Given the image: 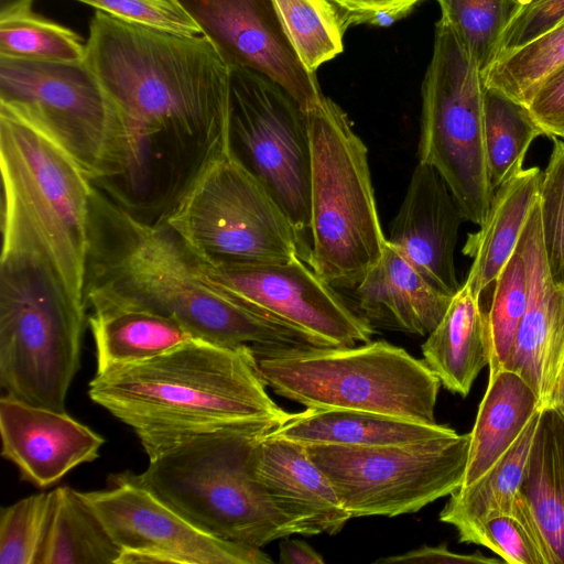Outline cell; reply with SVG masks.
<instances>
[{"label": "cell", "instance_id": "7a4b0ae2", "mask_svg": "<svg viewBox=\"0 0 564 564\" xmlns=\"http://www.w3.org/2000/svg\"><path fill=\"white\" fill-rule=\"evenodd\" d=\"M84 302L91 313L140 310L173 317L198 339L249 347L253 356L325 347L313 336L216 289L165 225L138 219L95 186Z\"/></svg>", "mask_w": 564, "mask_h": 564}, {"label": "cell", "instance_id": "8992f818", "mask_svg": "<svg viewBox=\"0 0 564 564\" xmlns=\"http://www.w3.org/2000/svg\"><path fill=\"white\" fill-rule=\"evenodd\" d=\"M273 425L202 435L149 459L134 478L200 531L261 549L292 532L249 469L254 443Z\"/></svg>", "mask_w": 564, "mask_h": 564}, {"label": "cell", "instance_id": "f546056e", "mask_svg": "<svg viewBox=\"0 0 564 564\" xmlns=\"http://www.w3.org/2000/svg\"><path fill=\"white\" fill-rule=\"evenodd\" d=\"M545 135L527 106L488 88L485 93V145L492 188L523 169L531 143Z\"/></svg>", "mask_w": 564, "mask_h": 564}, {"label": "cell", "instance_id": "484cf974", "mask_svg": "<svg viewBox=\"0 0 564 564\" xmlns=\"http://www.w3.org/2000/svg\"><path fill=\"white\" fill-rule=\"evenodd\" d=\"M521 490L549 545L553 564H564L563 410L541 409Z\"/></svg>", "mask_w": 564, "mask_h": 564}, {"label": "cell", "instance_id": "d4e9b609", "mask_svg": "<svg viewBox=\"0 0 564 564\" xmlns=\"http://www.w3.org/2000/svg\"><path fill=\"white\" fill-rule=\"evenodd\" d=\"M532 388L516 372L501 369L489 376L470 434L464 481L481 478L517 441L541 410Z\"/></svg>", "mask_w": 564, "mask_h": 564}, {"label": "cell", "instance_id": "ee69618b", "mask_svg": "<svg viewBox=\"0 0 564 564\" xmlns=\"http://www.w3.org/2000/svg\"><path fill=\"white\" fill-rule=\"evenodd\" d=\"M281 564H323V556L301 540L284 539L280 543Z\"/></svg>", "mask_w": 564, "mask_h": 564}, {"label": "cell", "instance_id": "277c9868", "mask_svg": "<svg viewBox=\"0 0 564 564\" xmlns=\"http://www.w3.org/2000/svg\"><path fill=\"white\" fill-rule=\"evenodd\" d=\"M2 248L41 252L84 302L90 198L78 163L46 135L0 110Z\"/></svg>", "mask_w": 564, "mask_h": 564}, {"label": "cell", "instance_id": "ab89813d", "mask_svg": "<svg viewBox=\"0 0 564 564\" xmlns=\"http://www.w3.org/2000/svg\"><path fill=\"white\" fill-rule=\"evenodd\" d=\"M563 19L564 0H520V8L502 35L498 57L539 37Z\"/></svg>", "mask_w": 564, "mask_h": 564}, {"label": "cell", "instance_id": "7c38bea8", "mask_svg": "<svg viewBox=\"0 0 564 564\" xmlns=\"http://www.w3.org/2000/svg\"><path fill=\"white\" fill-rule=\"evenodd\" d=\"M0 110L54 141L91 183L102 174L120 127L113 100L85 59L0 56Z\"/></svg>", "mask_w": 564, "mask_h": 564}, {"label": "cell", "instance_id": "ac0fdd59", "mask_svg": "<svg viewBox=\"0 0 564 564\" xmlns=\"http://www.w3.org/2000/svg\"><path fill=\"white\" fill-rule=\"evenodd\" d=\"M269 433V432H268ZM262 435L249 469L292 534H336L351 519L332 482L300 442Z\"/></svg>", "mask_w": 564, "mask_h": 564}, {"label": "cell", "instance_id": "44dd1931", "mask_svg": "<svg viewBox=\"0 0 564 564\" xmlns=\"http://www.w3.org/2000/svg\"><path fill=\"white\" fill-rule=\"evenodd\" d=\"M355 308L373 328L426 336L453 296L434 288L388 240L380 260L354 288Z\"/></svg>", "mask_w": 564, "mask_h": 564}, {"label": "cell", "instance_id": "d590c367", "mask_svg": "<svg viewBox=\"0 0 564 564\" xmlns=\"http://www.w3.org/2000/svg\"><path fill=\"white\" fill-rule=\"evenodd\" d=\"M529 300V275L525 259L517 247L495 281L488 318L491 332L489 376L506 364Z\"/></svg>", "mask_w": 564, "mask_h": 564}, {"label": "cell", "instance_id": "5b68a950", "mask_svg": "<svg viewBox=\"0 0 564 564\" xmlns=\"http://www.w3.org/2000/svg\"><path fill=\"white\" fill-rule=\"evenodd\" d=\"M86 311L42 253L1 250V395L66 411L80 368Z\"/></svg>", "mask_w": 564, "mask_h": 564}, {"label": "cell", "instance_id": "3957f363", "mask_svg": "<svg viewBox=\"0 0 564 564\" xmlns=\"http://www.w3.org/2000/svg\"><path fill=\"white\" fill-rule=\"evenodd\" d=\"M88 395L133 430L149 459L202 435L276 427L290 414L267 392L249 347L198 338L96 373Z\"/></svg>", "mask_w": 564, "mask_h": 564}, {"label": "cell", "instance_id": "603a6c76", "mask_svg": "<svg viewBox=\"0 0 564 564\" xmlns=\"http://www.w3.org/2000/svg\"><path fill=\"white\" fill-rule=\"evenodd\" d=\"M543 172L520 170L494 193L479 230L467 237L463 253L473 259L465 284L480 299L516 251L528 217L540 195Z\"/></svg>", "mask_w": 564, "mask_h": 564}, {"label": "cell", "instance_id": "4dcf8cb0", "mask_svg": "<svg viewBox=\"0 0 564 564\" xmlns=\"http://www.w3.org/2000/svg\"><path fill=\"white\" fill-rule=\"evenodd\" d=\"M564 66V19L525 45L499 56L484 73L485 84L528 106L540 85Z\"/></svg>", "mask_w": 564, "mask_h": 564}, {"label": "cell", "instance_id": "f35d334b", "mask_svg": "<svg viewBox=\"0 0 564 564\" xmlns=\"http://www.w3.org/2000/svg\"><path fill=\"white\" fill-rule=\"evenodd\" d=\"M116 19L183 35L202 34L176 0H75Z\"/></svg>", "mask_w": 564, "mask_h": 564}, {"label": "cell", "instance_id": "60d3db41", "mask_svg": "<svg viewBox=\"0 0 564 564\" xmlns=\"http://www.w3.org/2000/svg\"><path fill=\"white\" fill-rule=\"evenodd\" d=\"M344 24L388 26L409 15L422 0H328Z\"/></svg>", "mask_w": 564, "mask_h": 564}, {"label": "cell", "instance_id": "7bdbcfd3", "mask_svg": "<svg viewBox=\"0 0 564 564\" xmlns=\"http://www.w3.org/2000/svg\"><path fill=\"white\" fill-rule=\"evenodd\" d=\"M376 563H456V564H497L499 560L486 557L480 552L474 554H458L449 551L446 545L421 546L406 553L381 557Z\"/></svg>", "mask_w": 564, "mask_h": 564}, {"label": "cell", "instance_id": "e575fe53", "mask_svg": "<svg viewBox=\"0 0 564 564\" xmlns=\"http://www.w3.org/2000/svg\"><path fill=\"white\" fill-rule=\"evenodd\" d=\"M458 539L482 545L509 564H553L552 553L524 495L514 514L492 517L459 533Z\"/></svg>", "mask_w": 564, "mask_h": 564}, {"label": "cell", "instance_id": "f6af8a7d", "mask_svg": "<svg viewBox=\"0 0 564 564\" xmlns=\"http://www.w3.org/2000/svg\"><path fill=\"white\" fill-rule=\"evenodd\" d=\"M34 0H0V20L32 11Z\"/></svg>", "mask_w": 564, "mask_h": 564}, {"label": "cell", "instance_id": "4316f807", "mask_svg": "<svg viewBox=\"0 0 564 564\" xmlns=\"http://www.w3.org/2000/svg\"><path fill=\"white\" fill-rule=\"evenodd\" d=\"M539 410L517 441L477 481L449 495L440 521L462 533L492 517L514 514L523 498L522 484L540 417Z\"/></svg>", "mask_w": 564, "mask_h": 564}, {"label": "cell", "instance_id": "f1b7e54d", "mask_svg": "<svg viewBox=\"0 0 564 564\" xmlns=\"http://www.w3.org/2000/svg\"><path fill=\"white\" fill-rule=\"evenodd\" d=\"M54 495L37 564H117L121 549L82 491L59 486Z\"/></svg>", "mask_w": 564, "mask_h": 564}, {"label": "cell", "instance_id": "52a82bcc", "mask_svg": "<svg viewBox=\"0 0 564 564\" xmlns=\"http://www.w3.org/2000/svg\"><path fill=\"white\" fill-rule=\"evenodd\" d=\"M305 113L311 144L307 261L334 288L354 289L380 260L387 241L368 150L332 99L324 96Z\"/></svg>", "mask_w": 564, "mask_h": 564}, {"label": "cell", "instance_id": "b9f144b4", "mask_svg": "<svg viewBox=\"0 0 564 564\" xmlns=\"http://www.w3.org/2000/svg\"><path fill=\"white\" fill-rule=\"evenodd\" d=\"M527 107L545 135L564 139V66L540 85Z\"/></svg>", "mask_w": 564, "mask_h": 564}, {"label": "cell", "instance_id": "83f0119b", "mask_svg": "<svg viewBox=\"0 0 564 564\" xmlns=\"http://www.w3.org/2000/svg\"><path fill=\"white\" fill-rule=\"evenodd\" d=\"M96 373L144 361L196 338L173 317L140 310L91 313Z\"/></svg>", "mask_w": 564, "mask_h": 564}, {"label": "cell", "instance_id": "ba28073f", "mask_svg": "<svg viewBox=\"0 0 564 564\" xmlns=\"http://www.w3.org/2000/svg\"><path fill=\"white\" fill-rule=\"evenodd\" d=\"M253 357L267 387L306 409L355 410L436 423L441 381L424 360L388 341Z\"/></svg>", "mask_w": 564, "mask_h": 564}, {"label": "cell", "instance_id": "7402d4cb", "mask_svg": "<svg viewBox=\"0 0 564 564\" xmlns=\"http://www.w3.org/2000/svg\"><path fill=\"white\" fill-rule=\"evenodd\" d=\"M464 283L422 345L423 360L452 393L467 397L491 358L488 313Z\"/></svg>", "mask_w": 564, "mask_h": 564}, {"label": "cell", "instance_id": "d6a6232c", "mask_svg": "<svg viewBox=\"0 0 564 564\" xmlns=\"http://www.w3.org/2000/svg\"><path fill=\"white\" fill-rule=\"evenodd\" d=\"M441 18L462 40L484 73L498 57L502 35L520 0H436Z\"/></svg>", "mask_w": 564, "mask_h": 564}, {"label": "cell", "instance_id": "30bf717a", "mask_svg": "<svg viewBox=\"0 0 564 564\" xmlns=\"http://www.w3.org/2000/svg\"><path fill=\"white\" fill-rule=\"evenodd\" d=\"M485 93L482 72L441 18L422 84L419 162L441 174L465 220L478 226L495 193L485 145Z\"/></svg>", "mask_w": 564, "mask_h": 564}, {"label": "cell", "instance_id": "836d02e7", "mask_svg": "<svg viewBox=\"0 0 564 564\" xmlns=\"http://www.w3.org/2000/svg\"><path fill=\"white\" fill-rule=\"evenodd\" d=\"M0 56L80 62L86 43L73 30L30 11L0 20Z\"/></svg>", "mask_w": 564, "mask_h": 564}, {"label": "cell", "instance_id": "9a60e30c", "mask_svg": "<svg viewBox=\"0 0 564 564\" xmlns=\"http://www.w3.org/2000/svg\"><path fill=\"white\" fill-rule=\"evenodd\" d=\"M197 267L203 278L225 294L285 322L327 347L365 344L373 335L375 328L302 257L230 267L197 262Z\"/></svg>", "mask_w": 564, "mask_h": 564}, {"label": "cell", "instance_id": "5bb4252c", "mask_svg": "<svg viewBox=\"0 0 564 564\" xmlns=\"http://www.w3.org/2000/svg\"><path fill=\"white\" fill-rule=\"evenodd\" d=\"M121 549L117 564H272L261 549L209 535L167 506L133 473L106 489L82 491Z\"/></svg>", "mask_w": 564, "mask_h": 564}, {"label": "cell", "instance_id": "d6986e66", "mask_svg": "<svg viewBox=\"0 0 564 564\" xmlns=\"http://www.w3.org/2000/svg\"><path fill=\"white\" fill-rule=\"evenodd\" d=\"M1 455L21 478L44 489L98 458L105 438L67 414L11 397L0 398Z\"/></svg>", "mask_w": 564, "mask_h": 564}, {"label": "cell", "instance_id": "6da1fadb", "mask_svg": "<svg viewBox=\"0 0 564 564\" xmlns=\"http://www.w3.org/2000/svg\"><path fill=\"white\" fill-rule=\"evenodd\" d=\"M85 61L113 100L119 133L93 185L161 225L204 170L229 152L230 67L203 35L97 11Z\"/></svg>", "mask_w": 564, "mask_h": 564}, {"label": "cell", "instance_id": "74e56055", "mask_svg": "<svg viewBox=\"0 0 564 564\" xmlns=\"http://www.w3.org/2000/svg\"><path fill=\"white\" fill-rule=\"evenodd\" d=\"M539 207L544 253L551 278L564 290V140L553 139L543 172Z\"/></svg>", "mask_w": 564, "mask_h": 564}, {"label": "cell", "instance_id": "8fae6325", "mask_svg": "<svg viewBox=\"0 0 564 564\" xmlns=\"http://www.w3.org/2000/svg\"><path fill=\"white\" fill-rule=\"evenodd\" d=\"M470 434L382 446L304 444L351 519L414 513L464 481Z\"/></svg>", "mask_w": 564, "mask_h": 564}, {"label": "cell", "instance_id": "cb8c5ba5", "mask_svg": "<svg viewBox=\"0 0 564 564\" xmlns=\"http://www.w3.org/2000/svg\"><path fill=\"white\" fill-rule=\"evenodd\" d=\"M446 425L355 410L306 409L290 413L268 434L303 444L382 446L444 437Z\"/></svg>", "mask_w": 564, "mask_h": 564}, {"label": "cell", "instance_id": "7dc6e473", "mask_svg": "<svg viewBox=\"0 0 564 564\" xmlns=\"http://www.w3.org/2000/svg\"><path fill=\"white\" fill-rule=\"evenodd\" d=\"M564 140V139H563Z\"/></svg>", "mask_w": 564, "mask_h": 564}, {"label": "cell", "instance_id": "9c48e42d", "mask_svg": "<svg viewBox=\"0 0 564 564\" xmlns=\"http://www.w3.org/2000/svg\"><path fill=\"white\" fill-rule=\"evenodd\" d=\"M163 225L197 262L207 265L308 258L310 250L288 216L230 152L204 170Z\"/></svg>", "mask_w": 564, "mask_h": 564}, {"label": "cell", "instance_id": "bcb514c9", "mask_svg": "<svg viewBox=\"0 0 564 564\" xmlns=\"http://www.w3.org/2000/svg\"><path fill=\"white\" fill-rule=\"evenodd\" d=\"M547 406L556 408L564 411V365L557 378L549 404Z\"/></svg>", "mask_w": 564, "mask_h": 564}, {"label": "cell", "instance_id": "8d00e7d4", "mask_svg": "<svg viewBox=\"0 0 564 564\" xmlns=\"http://www.w3.org/2000/svg\"><path fill=\"white\" fill-rule=\"evenodd\" d=\"M54 490L1 508L0 564H37L48 531Z\"/></svg>", "mask_w": 564, "mask_h": 564}, {"label": "cell", "instance_id": "4fadbf2b", "mask_svg": "<svg viewBox=\"0 0 564 564\" xmlns=\"http://www.w3.org/2000/svg\"><path fill=\"white\" fill-rule=\"evenodd\" d=\"M228 141L230 154L269 192L310 250L304 239L311 188L305 111L271 78L232 66Z\"/></svg>", "mask_w": 564, "mask_h": 564}, {"label": "cell", "instance_id": "1f68e13d", "mask_svg": "<svg viewBox=\"0 0 564 564\" xmlns=\"http://www.w3.org/2000/svg\"><path fill=\"white\" fill-rule=\"evenodd\" d=\"M273 1L293 48L311 73L343 52L347 28L328 0Z\"/></svg>", "mask_w": 564, "mask_h": 564}, {"label": "cell", "instance_id": "e0dca14e", "mask_svg": "<svg viewBox=\"0 0 564 564\" xmlns=\"http://www.w3.org/2000/svg\"><path fill=\"white\" fill-rule=\"evenodd\" d=\"M528 268L529 300L502 369L518 373L549 404L564 365V290L553 282L544 253L539 199L519 243Z\"/></svg>", "mask_w": 564, "mask_h": 564}, {"label": "cell", "instance_id": "2e32d148", "mask_svg": "<svg viewBox=\"0 0 564 564\" xmlns=\"http://www.w3.org/2000/svg\"><path fill=\"white\" fill-rule=\"evenodd\" d=\"M225 62L283 87L305 111L323 99L316 74L299 58L273 0H176Z\"/></svg>", "mask_w": 564, "mask_h": 564}, {"label": "cell", "instance_id": "ffe728a7", "mask_svg": "<svg viewBox=\"0 0 564 564\" xmlns=\"http://www.w3.org/2000/svg\"><path fill=\"white\" fill-rule=\"evenodd\" d=\"M465 220L441 174L419 162L387 240L437 290L454 296L460 289L455 249Z\"/></svg>", "mask_w": 564, "mask_h": 564}]
</instances>
